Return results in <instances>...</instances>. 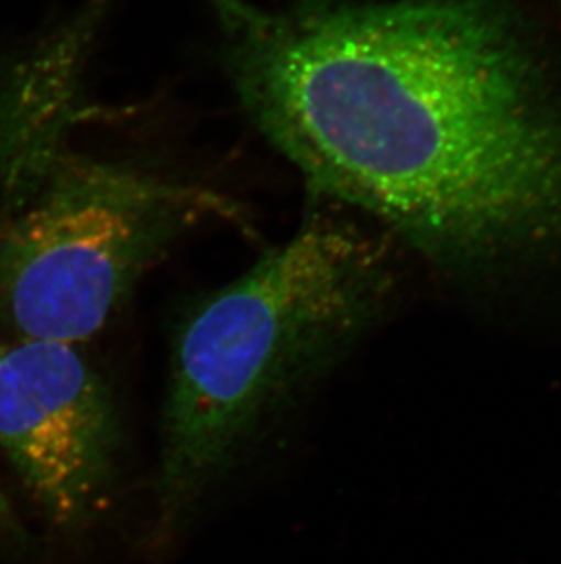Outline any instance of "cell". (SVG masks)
<instances>
[{
    "instance_id": "obj_1",
    "label": "cell",
    "mask_w": 561,
    "mask_h": 564,
    "mask_svg": "<svg viewBox=\"0 0 561 564\" xmlns=\"http://www.w3.org/2000/svg\"><path fill=\"white\" fill-rule=\"evenodd\" d=\"M252 123L319 199L471 258L561 230V112L483 0H294L232 33Z\"/></svg>"
},
{
    "instance_id": "obj_5",
    "label": "cell",
    "mask_w": 561,
    "mask_h": 564,
    "mask_svg": "<svg viewBox=\"0 0 561 564\" xmlns=\"http://www.w3.org/2000/svg\"><path fill=\"white\" fill-rule=\"evenodd\" d=\"M101 13L88 8L33 46L0 59V166L38 139L66 132L85 113L80 79Z\"/></svg>"
},
{
    "instance_id": "obj_4",
    "label": "cell",
    "mask_w": 561,
    "mask_h": 564,
    "mask_svg": "<svg viewBox=\"0 0 561 564\" xmlns=\"http://www.w3.org/2000/svg\"><path fill=\"white\" fill-rule=\"evenodd\" d=\"M0 452L61 532L94 527L121 474L112 389L77 346L26 340L0 351Z\"/></svg>"
},
{
    "instance_id": "obj_3",
    "label": "cell",
    "mask_w": 561,
    "mask_h": 564,
    "mask_svg": "<svg viewBox=\"0 0 561 564\" xmlns=\"http://www.w3.org/2000/svg\"><path fill=\"white\" fill-rule=\"evenodd\" d=\"M63 138L0 166V296L22 338L80 346L188 232L249 218L221 192L74 152Z\"/></svg>"
},
{
    "instance_id": "obj_6",
    "label": "cell",
    "mask_w": 561,
    "mask_h": 564,
    "mask_svg": "<svg viewBox=\"0 0 561 564\" xmlns=\"http://www.w3.org/2000/svg\"><path fill=\"white\" fill-rule=\"evenodd\" d=\"M210 2L219 11L221 21L230 33L254 26L255 22H260L263 17V11L255 10L244 0H210Z\"/></svg>"
},
{
    "instance_id": "obj_2",
    "label": "cell",
    "mask_w": 561,
    "mask_h": 564,
    "mask_svg": "<svg viewBox=\"0 0 561 564\" xmlns=\"http://www.w3.org/2000/svg\"><path fill=\"white\" fill-rule=\"evenodd\" d=\"M393 288L382 243L316 210L188 311L169 352L150 543L185 532L268 446L382 318Z\"/></svg>"
}]
</instances>
